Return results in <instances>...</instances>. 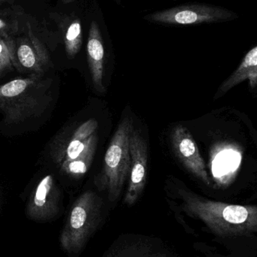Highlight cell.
<instances>
[{
  "label": "cell",
  "instance_id": "cell-1",
  "mask_svg": "<svg viewBox=\"0 0 257 257\" xmlns=\"http://www.w3.org/2000/svg\"><path fill=\"white\" fill-rule=\"evenodd\" d=\"M180 205L175 214L185 216L202 223L204 232L223 241L253 238L257 233L256 205H235L202 197L179 189Z\"/></svg>",
  "mask_w": 257,
  "mask_h": 257
},
{
  "label": "cell",
  "instance_id": "cell-2",
  "mask_svg": "<svg viewBox=\"0 0 257 257\" xmlns=\"http://www.w3.org/2000/svg\"><path fill=\"white\" fill-rule=\"evenodd\" d=\"M49 85L41 75L18 78L0 85V111L6 123H18L39 115L48 105Z\"/></svg>",
  "mask_w": 257,
  "mask_h": 257
},
{
  "label": "cell",
  "instance_id": "cell-3",
  "mask_svg": "<svg viewBox=\"0 0 257 257\" xmlns=\"http://www.w3.org/2000/svg\"><path fill=\"white\" fill-rule=\"evenodd\" d=\"M103 200L95 192H84L75 200L60 233L61 248L68 254H79L103 221Z\"/></svg>",
  "mask_w": 257,
  "mask_h": 257
},
{
  "label": "cell",
  "instance_id": "cell-4",
  "mask_svg": "<svg viewBox=\"0 0 257 257\" xmlns=\"http://www.w3.org/2000/svg\"><path fill=\"white\" fill-rule=\"evenodd\" d=\"M133 130L131 117H125L119 123L106 152L102 172L96 181L99 190L107 192L111 202L119 199L129 175V139Z\"/></svg>",
  "mask_w": 257,
  "mask_h": 257
},
{
  "label": "cell",
  "instance_id": "cell-5",
  "mask_svg": "<svg viewBox=\"0 0 257 257\" xmlns=\"http://www.w3.org/2000/svg\"><path fill=\"white\" fill-rule=\"evenodd\" d=\"M98 121L89 119L81 123L67 141L63 142L61 147L54 151L53 157L62 172L78 178L89 171L98 144Z\"/></svg>",
  "mask_w": 257,
  "mask_h": 257
},
{
  "label": "cell",
  "instance_id": "cell-6",
  "mask_svg": "<svg viewBox=\"0 0 257 257\" xmlns=\"http://www.w3.org/2000/svg\"><path fill=\"white\" fill-rule=\"evenodd\" d=\"M102 257H180L166 241L153 235L125 233L118 236Z\"/></svg>",
  "mask_w": 257,
  "mask_h": 257
},
{
  "label": "cell",
  "instance_id": "cell-7",
  "mask_svg": "<svg viewBox=\"0 0 257 257\" xmlns=\"http://www.w3.org/2000/svg\"><path fill=\"white\" fill-rule=\"evenodd\" d=\"M233 14L223 8L207 5H185L160 11L145 17L144 19L152 22L166 24H190L214 23L232 19Z\"/></svg>",
  "mask_w": 257,
  "mask_h": 257
},
{
  "label": "cell",
  "instance_id": "cell-8",
  "mask_svg": "<svg viewBox=\"0 0 257 257\" xmlns=\"http://www.w3.org/2000/svg\"><path fill=\"white\" fill-rule=\"evenodd\" d=\"M131 159L128 184L123 198L124 205L133 206L137 203L145 189L147 179L148 147L139 130H133L129 139Z\"/></svg>",
  "mask_w": 257,
  "mask_h": 257
},
{
  "label": "cell",
  "instance_id": "cell-9",
  "mask_svg": "<svg viewBox=\"0 0 257 257\" xmlns=\"http://www.w3.org/2000/svg\"><path fill=\"white\" fill-rule=\"evenodd\" d=\"M172 143L175 155L187 170L205 185L211 186V181L205 169V162L188 128L182 125L175 126L172 133Z\"/></svg>",
  "mask_w": 257,
  "mask_h": 257
},
{
  "label": "cell",
  "instance_id": "cell-10",
  "mask_svg": "<svg viewBox=\"0 0 257 257\" xmlns=\"http://www.w3.org/2000/svg\"><path fill=\"white\" fill-rule=\"evenodd\" d=\"M60 191L51 175L44 177L30 196L27 208L29 218L47 221L54 218L59 211Z\"/></svg>",
  "mask_w": 257,
  "mask_h": 257
},
{
  "label": "cell",
  "instance_id": "cell-11",
  "mask_svg": "<svg viewBox=\"0 0 257 257\" xmlns=\"http://www.w3.org/2000/svg\"><path fill=\"white\" fill-rule=\"evenodd\" d=\"M88 61L95 88L100 93L105 91L104 81V48L99 27L92 21L87 44Z\"/></svg>",
  "mask_w": 257,
  "mask_h": 257
},
{
  "label": "cell",
  "instance_id": "cell-12",
  "mask_svg": "<svg viewBox=\"0 0 257 257\" xmlns=\"http://www.w3.org/2000/svg\"><path fill=\"white\" fill-rule=\"evenodd\" d=\"M17 59L18 63L28 70L42 75L49 64V57L40 42L30 36V39H22L17 47Z\"/></svg>",
  "mask_w": 257,
  "mask_h": 257
},
{
  "label": "cell",
  "instance_id": "cell-13",
  "mask_svg": "<svg viewBox=\"0 0 257 257\" xmlns=\"http://www.w3.org/2000/svg\"><path fill=\"white\" fill-rule=\"evenodd\" d=\"M249 81L250 88L257 85V47L248 51L238 69L220 86L218 94L223 95L245 81Z\"/></svg>",
  "mask_w": 257,
  "mask_h": 257
},
{
  "label": "cell",
  "instance_id": "cell-14",
  "mask_svg": "<svg viewBox=\"0 0 257 257\" xmlns=\"http://www.w3.org/2000/svg\"><path fill=\"white\" fill-rule=\"evenodd\" d=\"M82 44V33H81V22L75 20L68 27L65 36V48L69 57H75L81 49Z\"/></svg>",
  "mask_w": 257,
  "mask_h": 257
},
{
  "label": "cell",
  "instance_id": "cell-15",
  "mask_svg": "<svg viewBox=\"0 0 257 257\" xmlns=\"http://www.w3.org/2000/svg\"><path fill=\"white\" fill-rule=\"evenodd\" d=\"M15 56V46L11 41H6L0 38V74L12 66L18 67V62Z\"/></svg>",
  "mask_w": 257,
  "mask_h": 257
},
{
  "label": "cell",
  "instance_id": "cell-16",
  "mask_svg": "<svg viewBox=\"0 0 257 257\" xmlns=\"http://www.w3.org/2000/svg\"><path fill=\"white\" fill-rule=\"evenodd\" d=\"M7 27V23L5 22L3 20L0 19V31H1V30H4Z\"/></svg>",
  "mask_w": 257,
  "mask_h": 257
},
{
  "label": "cell",
  "instance_id": "cell-17",
  "mask_svg": "<svg viewBox=\"0 0 257 257\" xmlns=\"http://www.w3.org/2000/svg\"><path fill=\"white\" fill-rule=\"evenodd\" d=\"M13 1L14 0H0V6H1V5H3V3H11V2Z\"/></svg>",
  "mask_w": 257,
  "mask_h": 257
},
{
  "label": "cell",
  "instance_id": "cell-18",
  "mask_svg": "<svg viewBox=\"0 0 257 257\" xmlns=\"http://www.w3.org/2000/svg\"><path fill=\"white\" fill-rule=\"evenodd\" d=\"M214 257H230L228 256H223V255H217V254H212Z\"/></svg>",
  "mask_w": 257,
  "mask_h": 257
},
{
  "label": "cell",
  "instance_id": "cell-19",
  "mask_svg": "<svg viewBox=\"0 0 257 257\" xmlns=\"http://www.w3.org/2000/svg\"><path fill=\"white\" fill-rule=\"evenodd\" d=\"M65 3H69V2L72 1V0H64Z\"/></svg>",
  "mask_w": 257,
  "mask_h": 257
},
{
  "label": "cell",
  "instance_id": "cell-20",
  "mask_svg": "<svg viewBox=\"0 0 257 257\" xmlns=\"http://www.w3.org/2000/svg\"><path fill=\"white\" fill-rule=\"evenodd\" d=\"M206 256H207V257H210V256H207V255H206Z\"/></svg>",
  "mask_w": 257,
  "mask_h": 257
}]
</instances>
